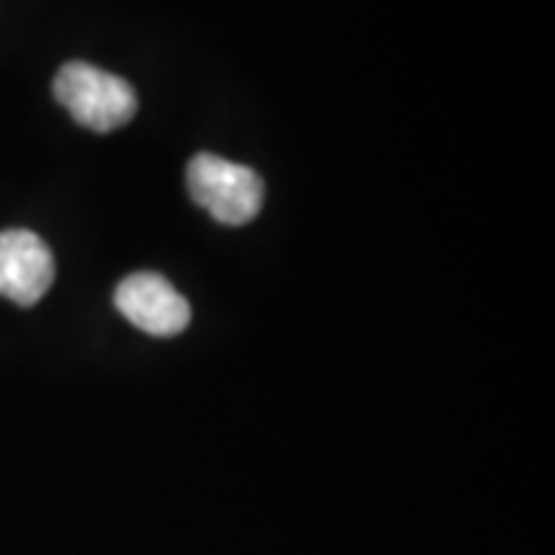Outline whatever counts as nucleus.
<instances>
[{"label": "nucleus", "instance_id": "1", "mask_svg": "<svg viewBox=\"0 0 555 555\" xmlns=\"http://www.w3.org/2000/svg\"><path fill=\"white\" fill-rule=\"evenodd\" d=\"M53 93L80 127L96 133H112L130 124L139 108L137 90L127 80L112 72H102L90 62L62 65L53 80Z\"/></svg>", "mask_w": 555, "mask_h": 555}, {"label": "nucleus", "instance_id": "2", "mask_svg": "<svg viewBox=\"0 0 555 555\" xmlns=\"http://www.w3.org/2000/svg\"><path fill=\"white\" fill-rule=\"evenodd\" d=\"M189 195L222 225H247L259 217L266 185L257 170L201 152L189 160Z\"/></svg>", "mask_w": 555, "mask_h": 555}, {"label": "nucleus", "instance_id": "3", "mask_svg": "<svg viewBox=\"0 0 555 555\" xmlns=\"http://www.w3.org/2000/svg\"><path fill=\"white\" fill-rule=\"evenodd\" d=\"M118 312L152 337H177L192 321V306L164 275L137 272L115 291Z\"/></svg>", "mask_w": 555, "mask_h": 555}, {"label": "nucleus", "instance_id": "4", "mask_svg": "<svg viewBox=\"0 0 555 555\" xmlns=\"http://www.w3.org/2000/svg\"><path fill=\"white\" fill-rule=\"evenodd\" d=\"M56 262L50 247L28 229L0 232V297L35 306L53 287Z\"/></svg>", "mask_w": 555, "mask_h": 555}]
</instances>
